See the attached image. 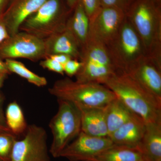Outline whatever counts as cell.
<instances>
[{
	"label": "cell",
	"instance_id": "d6a6232c",
	"mask_svg": "<svg viewBox=\"0 0 161 161\" xmlns=\"http://www.w3.org/2000/svg\"><path fill=\"white\" fill-rule=\"evenodd\" d=\"M78 0H65L68 6L72 10L75 9Z\"/></svg>",
	"mask_w": 161,
	"mask_h": 161
},
{
	"label": "cell",
	"instance_id": "44dd1931",
	"mask_svg": "<svg viewBox=\"0 0 161 161\" xmlns=\"http://www.w3.org/2000/svg\"><path fill=\"white\" fill-rule=\"evenodd\" d=\"M5 117L8 128L15 135H20L26 132L28 125L23 110L16 101L8 105Z\"/></svg>",
	"mask_w": 161,
	"mask_h": 161
},
{
	"label": "cell",
	"instance_id": "83f0119b",
	"mask_svg": "<svg viewBox=\"0 0 161 161\" xmlns=\"http://www.w3.org/2000/svg\"><path fill=\"white\" fill-rule=\"evenodd\" d=\"M4 101V96L0 94V132H11L6 124V117L3 111Z\"/></svg>",
	"mask_w": 161,
	"mask_h": 161
},
{
	"label": "cell",
	"instance_id": "e0dca14e",
	"mask_svg": "<svg viewBox=\"0 0 161 161\" xmlns=\"http://www.w3.org/2000/svg\"><path fill=\"white\" fill-rule=\"evenodd\" d=\"M136 149L148 161H161V123L146 124L143 137Z\"/></svg>",
	"mask_w": 161,
	"mask_h": 161
},
{
	"label": "cell",
	"instance_id": "ba28073f",
	"mask_svg": "<svg viewBox=\"0 0 161 161\" xmlns=\"http://www.w3.org/2000/svg\"><path fill=\"white\" fill-rule=\"evenodd\" d=\"M11 161H50L45 129L35 124L28 125L23 138L15 141Z\"/></svg>",
	"mask_w": 161,
	"mask_h": 161
},
{
	"label": "cell",
	"instance_id": "5b68a950",
	"mask_svg": "<svg viewBox=\"0 0 161 161\" xmlns=\"http://www.w3.org/2000/svg\"><path fill=\"white\" fill-rule=\"evenodd\" d=\"M73 10L62 0H47L23 22L19 31L28 33L44 41L65 28Z\"/></svg>",
	"mask_w": 161,
	"mask_h": 161
},
{
	"label": "cell",
	"instance_id": "7a4b0ae2",
	"mask_svg": "<svg viewBox=\"0 0 161 161\" xmlns=\"http://www.w3.org/2000/svg\"><path fill=\"white\" fill-rule=\"evenodd\" d=\"M125 14L140 38L145 54L161 61V4L155 0H133Z\"/></svg>",
	"mask_w": 161,
	"mask_h": 161
},
{
	"label": "cell",
	"instance_id": "ffe728a7",
	"mask_svg": "<svg viewBox=\"0 0 161 161\" xmlns=\"http://www.w3.org/2000/svg\"><path fill=\"white\" fill-rule=\"evenodd\" d=\"M142 158L136 148L114 145L92 161H139Z\"/></svg>",
	"mask_w": 161,
	"mask_h": 161
},
{
	"label": "cell",
	"instance_id": "836d02e7",
	"mask_svg": "<svg viewBox=\"0 0 161 161\" xmlns=\"http://www.w3.org/2000/svg\"><path fill=\"white\" fill-rule=\"evenodd\" d=\"M8 75H6V74L0 73V89L3 86L4 81L6 80V78H7Z\"/></svg>",
	"mask_w": 161,
	"mask_h": 161
},
{
	"label": "cell",
	"instance_id": "4fadbf2b",
	"mask_svg": "<svg viewBox=\"0 0 161 161\" xmlns=\"http://www.w3.org/2000/svg\"><path fill=\"white\" fill-rule=\"evenodd\" d=\"M47 0H10L3 18L9 36L19 31L23 22L33 14Z\"/></svg>",
	"mask_w": 161,
	"mask_h": 161
},
{
	"label": "cell",
	"instance_id": "8fae6325",
	"mask_svg": "<svg viewBox=\"0 0 161 161\" xmlns=\"http://www.w3.org/2000/svg\"><path fill=\"white\" fill-rule=\"evenodd\" d=\"M122 71L161 101V61L144 55Z\"/></svg>",
	"mask_w": 161,
	"mask_h": 161
},
{
	"label": "cell",
	"instance_id": "9a60e30c",
	"mask_svg": "<svg viewBox=\"0 0 161 161\" xmlns=\"http://www.w3.org/2000/svg\"><path fill=\"white\" fill-rule=\"evenodd\" d=\"M146 126L144 121L135 114L109 137L116 146L136 148L143 137Z\"/></svg>",
	"mask_w": 161,
	"mask_h": 161
},
{
	"label": "cell",
	"instance_id": "277c9868",
	"mask_svg": "<svg viewBox=\"0 0 161 161\" xmlns=\"http://www.w3.org/2000/svg\"><path fill=\"white\" fill-rule=\"evenodd\" d=\"M81 66L75 75L79 82H94L103 85L119 70L108 47L103 42L89 35L81 49Z\"/></svg>",
	"mask_w": 161,
	"mask_h": 161
},
{
	"label": "cell",
	"instance_id": "9c48e42d",
	"mask_svg": "<svg viewBox=\"0 0 161 161\" xmlns=\"http://www.w3.org/2000/svg\"><path fill=\"white\" fill-rule=\"evenodd\" d=\"M46 58L44 41L25 32L19 31L0 44L3 60L25 58L36 61Z\"/></svg>",
	"mask_w": 161,
	"mask_h": 161
},
{
	"label": "cell",
	"instance_id": "603a6c76",
	"mask_svg": "<svg viewBox=\"0 0 161 161\" xmlns=\"http://www.w3.org/2000/svg\"><path fill=\"white\" fill-rule=\"evenodd\" d=\"M16 136L11 132H0V161H11L13 147Z\"/></svg>",
	"mask_w": 161,
	"mask_h": 161
},
{
	"label": "cell",
	"instance_id": "30bf717a",
	"mask_svg": "<svg viewBox=\"0 0 161 161\" xmlns=\"http://www.w3.org/2000/svg\"><path fill=\"white\" fill-rule=\"evenodd\" d=\"M109 136H92L80 132L60 154L70 161H92L101 153L114 146Z\"/></svg>",
	"mask_w": 161,
	"mask_h": 161
},
{
	"label": "cell",
	"instance_id": "2e32d148",
	"mask_svg": "<svg viewBox=\"0 0 161 161\" xmlns=\"http://www.w3.org/2000/svg\"><path fill=\"white\" fill-rule=\"evenodd\" d=\"M106 106L93 108H78L80 112L81 132L92 136H108Z\"/></svg>",
	"mask_w": 161,
	"mask_h": 161
},
{
	"label": "cell",
	"instance_id": "7402d4cb",
	"mask_svg": "<svg viewBox=\"0 0 161 161\" xmlns=\"http://www.w3.org/2000/svg\"><path fill=\"white\" fill-rule=\"evenodd\" d=\"M5 63L10 73L16 74L38 87L46 86L47 81L45 77L39 76L28 69L24 64L14 59H6Z\"/></svg>",
	"mask_w": 161,
	"mask_h": 161
},
{
	"label": "cell",
	"instance_id": "52a82bcc",
	"mask_svg": "<svg viewBox=\"0 0 161 161\" xmlns=\"http://www.w3.org/2000/svg\"><path fill=\"white\" fill-rule=\"evenodd\" d=\"M107 46L120 71H125L146 55L140 38L126 17L118 33Z\"/></svg>",
	"mask_w": 161,
	"mask_h": 161
},
{
	"label": "cell",
	"instance_id": "cb8c5ba5",
	"mask_svg": "<svg viewBox=\"0 0 161 161\" xmlns=\"http://www.w3.org/2000/svg\"><path fill=\"white\" fill-rule=\"evenodd\" d=\"M89 20L98 14L102 7L101 0H80Z\"/></svg>",
	"mask_w": 161,
	"mask_h": 161
},
{
	"label": "cell",
	"instance_id": "484cf974",
	"mask_svg": "<svg viewBox=\"0 0 161 161\" xmlns=\"http://www.w3.org/2000/svg\"><path fill=\"white\" fill-rule=\"evenodd\" d=\"M103 7H115L126 11L133 0H101Z\"/></svg>",
	"mask_w": 161,
	"mask_h": 161
},
{
	"label": "cell",
	"instance_id": "7c38bea8",
	"mask_svg": "<svg viewBox=\"0 0 161 161\" xmlns=\"http://www.w3.org/2000/svg\"><path fill=\"white\" fill-rule=\"evenodd\" d=\"M125 13L115 7H103L90 21L89 34L108 45L118 33Z\"/></svg>",
	"mask_w": 161,
	"mask_h": 161
},
{
	"label": "cell",
	"instance_id": "d6986e66",
	"mask_svg": "<svg viewBox=\"0 0 161 161\" xmlns=\"http://www.w3.org/2000/svg\"><path fill=\"white\" fill-rule=\"evenodd\" d=\"M135 114L117 98L106 106V119L108 136L130 120Z\"/></svg>",
	"mask_w": 161,
	"mask_h": 161
},
{
	"label": "cell",
	"instance_id": "4316f807",
	"mask_svg": "<svg viewBox=\"0 0 161 161\" xmlns=\"http://www.w3.org/2000/svg\"><path fill=\"white\" fill-rule=\"evenodd\" d=\"M81 66L80 60L71 59L63 65L64 71L69 78H72L77 74Z\"/></svg>",
	"mask_w": 161,
	"mask_h": 161
},
{
	"label": "cell",
	"instance_id": "6da1fadb",
	"mask_svg": "<svg viewBox=\"0 0 161 161\" xmlns=\"http://www.w3.org/2000/svg\"><path fill=\"white\" fill-rule=\"evenodd\" d=\"M104 85L146 124L161 123V101L125 72L118 71Z\"/></svg>",
	"mask_w": 161,
	"mask_h": 161
},
{
	"label": "cell",
	"instance_id": "f1b7e54d",
	"mask_svg": "<svg viewBox=\"0 0 161 161\" xmlns=\"http://www.w3.org/2000/svg\"><path fill=\"white\" fill-rule=\"evenodd\" d=\"M3 14L0 15V44L10 37Z\"/></svg>",
	"mask_w": 161,
	"mask_h": 161
},
{
	"label": "cell",
	"instance_id": "f546056e",
	"mask_svg": "<svg viewBox=\"0 0 161 161\" xmlns=\"http://www.w3.org/2000/svg\"><path fill=\"white\" fill-rule=\"evenodd\" d=\"M48 57L53 59L54 60H56L58 63H60V64L63 65L69 60L72 59V58L70 56L65 54L53 55H51Z\"/></svg>",
	"mask_w": 161,
	"mask_h": 161
},
{
	"label": "cell",
	"instance_id": "e575fe53",
	"mask_svg": "<svg viewBox=\"0 0 161 161\" xmlns=\"http://www.w3.org/2000/svg\"><path fill=\"white\" fill-rule=\"evenodd\" d=\"M139 161H147V160L145 159V158H142V159Z\"/></svg>",
	"mask_w": 161,
	"mask_h": 161
},
{
	"label": "cell",
	"instance_id": "d590c367",
	"mask_svg": "<svg viewBox=\"0 0 161 161\" xmlns=\"http://www.w3.org/2000/svg\"><path fill=\"white\" fill-rule=\"evenodd\" d=\"M156 2H157L158 3H160V4H161V0H155Z\"/></svg>",
	"mask_w": 161,
	"mask_h": 161
},
{
	"label": "cell",
	"instance_id": "3957f363",
	"mask_svg": "<svg viewBox=\"0 0 161 161\" xmlns=\"http://www.w3.org/2000/svg\"><path fill=\"white\" fill-rule=\"evenodd\" d=\"M48 92L57 99L69 102L79 109L103 108L116 98L103 85L79 82L69 77L55 81Z\"/></svg>",
	"mask_w": 161,
	"mask_h": 161
},
{
	"label": "cell",
	"instance_id": "d4e9b609",
	"mask_svg": "<svg viewBox=\"0 0 161 161\" xmlns=\"http://www.w3.org/2000/svg\"><path fill=\"white\" fill-rule=\"evenodd\" d=\"M40 65L44 69H48L62 75H64L63 65L49 57L44 58L43 60L40 61Z\"/></svg>",
	"mask_w": 161,
	"mask_h": 161
},
{
	"label": "cell",
	"instance_id": "ac0fdd59",
	"mask_svg": "<svg viewBox=\"0 0 161 161\" xmlns=\"http://www.w3.org/2000/svg\"><path fill=\"white\" fill-rule=\"evenodd\" d=\"M66 28L70 31L82 48L89 35L90 20L83 6L78 0L67 20Z\"/></svg>",
	"mask_w": 161,
	"mask_h": 161
},
{
	"label": "cell",
	"instance_id": "5bb4252c",
	"mask_svg": "<svg viewBox=\"0 0 161 161\" xmlns=\"http://www.w3.org/2000/svg\"><path fill=\"white\" fill-rule=\"evenodd\" d=\"M43 41L46 58L51 55L65 54L70 56L72 59L80 60V47L66 26Z\"/></svg>",
	"mask_w": 161,
	"mask_h": 161
},
{
	"label": "cell",
	"instance_id": "4dcf8cb0",
	"mask_svg": "<svg viewBox=\"0 0 161 161\" xmlns=\"http://www.w3.org/2000/svg\"><path fill=\"white\" fill-rule=\"evenodd\" d=\"M10 0H0V15L3 14L9 6Z\"/></svg>",
	"mask_w": 161,
	"mask_h": 161
},
{
	"label": "cell",
	"instance_id": "1f68e13d",
	"mask_svg": "<svg viewBox=\"0 0 161 161\" xmlns=\"http://www.w3.org/2000/svg\"><path fill=\"white\" fill-rule=\"evenodd\" d=\"M0 73L6 74L7 75L11 74L7 68L5 61H3L1 58H0Z\"/></svg>",
	"mask_w": 161,
	"mask_h": 161
},
{
	"label": "cell",
	"instance_id": "8992f818",
	"mask_svg": "<svg viewBox=\"0 0 161 161\" xmlns=\"http://www.w3.org/2000/svg\"><path fill=\"white\" fill-rule=\"evenodd\" d=\"M57 100L58 112L49 124L53 137L49 151L54 158H60L62 151L81 132L79 109L69 102Z\"/></svg>",
	"mask_w": 161,
	"mask_h": 161
}]
</instances>
